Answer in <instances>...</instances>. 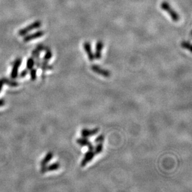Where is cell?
Returning <instances> with one entry per match:
<instances>
[{"mask_svg":"<svg viewBox=\"0 0 192 192\" xmlns=\"http://www.w3.org/2000/svg\"><path fill=\"white\" fill-rule=\"evenodd\" d=\"M21 62H22V60L20 58H17L14 61L12 70H11V78L12 79H15L18 77L19 69L21 66Z\"/></svg>","mask_w":192,"mask_h":192,"instance_id":"4","label":"cell"},{"mask_svg":"<svg viewBox=\"0 0 192 192\" xmlns=\"http://www.w3.org/2000/svg\"><path fill=\"white\" fill-rule=\"evenodd\" d=\"M181 47L185 49H187L191 52V45L189 41H183L181 42Z\"/></svg>","mask_w":192,"mask_h":192,"instance_id":"18","label":"cell"},{"mask_svg":"<svg viewBox=\"0 0 192 192\" xmlns=\"http://www.w3.org/2000/svg\"><path fill=\"white\" fill-rule=\"evenodd\" d=\"M27 74H28V70L26 69L23 70H22V71L20 73L19 77H21V78H24V77H25Z\"/></svg>","mask_w":192,"mask_h":192,"instance_id":"21","label":"cell"},{"mask_svg":"<svg viewBox=\"0 0 192 192\" xmlns=\"http://www.w3.org/2000/svg\"><path fill=\"white\" fill-rule=\"evenodd\" d=\"M160 8L162 10L165 11V12L169 15V16L171 17V18L173 21L178 22L180 21V18L179 14L171 7V6L168 2L167 1L162 2L160 4Z\"/></svg>","mask_w":192,"mask_h":192,"instance_id":"1","label":"cell"},{"mask_svg":"<svg viewBox=\"0 0 192 192\" xmlns=\"http://www.w3.org/2000/svg\"><path fill=\"white\" fill-rule=\"evenodd\" d=\"M77 143L82 147H87L89 150H93L94 145L87 138H80L77 139Z\"/></svg>","mask_w":192,"mask_h":192,"instance_id":"8","label":"cell"},{"mask_svg":"<svg viewBox=\"0 0 192 192\" xmlns=\"http://www.w3.org/2000/svg\"><path fill=\"white\" fill-rule=\"evenodd\" d=\"M45 51H46V53H45L42 60L49 62V60L52 57V52L51 51V50L47 47H46V49H45Z\"/></svg>","mask_w":192,"mask_h":192,"instance_id":"13","label":"cell"},{"mask_svg":"<svg viewBox=\"0 0 192 192\" xmlns=\"http://www.w3.org/2000/svg\"><path fill=\"white\" fill-rule=\"evenodd\" d=\"M104 47V44L102 41H99L97 42L95 47V53L94 54L95 59L97 60H100L101 58V55H102V50Z\"/></svg>","mask_w":192,"mask_h":192,"instance_id":"10","label":"cell"},{"mask_svg":"<svg viewBox=\"0 0 192 192\" xmlns=\"http://www.w3.org/2000/svg\"><path fill=\"white\" fill-rule=\"evenodd\" d=\"M48 63L49 62H44L43 60L41 61L40 68L41 69L43 73H44L47 70L53 69V67L52 65H49Z\"/></svg>","mask_w":192,"mask_h":192,"instance_id":"14","label":"cell"},{"mask_svg":"<svg viewBox=\"0 0 192 192\" xmlns=\"http://www.w3.org/2000/svg\"><path fill=\"white\" fill-rule=\"evenodd\" d=\"M100 131V129L98 128H95L92 129H83L81 131V135L83 138H89L91 136H93V135L97 134Z\"/></svg>","mask_w":192,"mask_h":192,"instance_id":"7","label":"cell"},{"mask_svg":"<svg viewBox=\"0 0 192 192\" xmlns=\"http://www.w3.org/2000/svg\"><path fill=\"white\" fill-rule=\"evenodd\" d=\"M35 65V61L34 59L32 57H29L27 60V63H26V69L28 70H30L31 69H33L34 66Z\"/></svg>","mask_w":192,"mask_h":192,"instance_id":"16","label":"cell"},{"mask_svg":"<svg viewBox=\"0 0 192 192\" xmlns=\"http://www.w3.org/2000/svg\"><path fill=\"white\" fill-rule=\"evenodd\" d=\"M60 163L59 162H55L53 163H51L49 165H46L44 167H41V172L42 173H45L47 172H52L57 171L60 168Z\"/></svg>","mask_w":192,"mask_h":192,"instance_id":"9","label":"cell"},{"mask_svg":"<svg viewBox=\"0 0 192 192\" xmlns=\"http://www.w3.org/2000/svg\"><path fill=\"white\" fill-rule=\"evenodd\" d=\"M3 80L5 85H9V87H16L19 85V83L14 80H10V79H8L6 78H3Z\"/></svg>","mask_w":192,"mask_h":192,"instance_id":"15","label":"cell"},{"mask_svg":"<svg viewBox=\"0 0 192 192\" xmlns=\"http://www.w3.org/2000/svg\"><path fill=\"white\" fill-rule=\"evenodd\" d=\"M83 48L85 51L88 59L90 61H93L95 59V55H94V53L92 51V46H91V44L89 42H85L83 44Z\"/></svg>","mask_w":192,"mask_h":192,"instance_id":"11","label":"cell"},{"mask_svg":"<svg viewBox=\"0 0 192 192\" xmlns=\"http://www.w3.org/2000/svg\"><path fill=\"white\" fill-rule=\"evenodd\" d=\"M103 150V143H98L97 145L94 147L93 151L95 152V154H100L101 152H102Z\"/></svg>","mask_w":192,"mask_h":192,"instance_id":"17","label":"cell"},{"mask_svg":"<svg viewBox=\"0 0 192 192\" xmlns=\"http://www.w3.org/2000/svg\"><path fill=\"white\" fill-rule=\"evenodd\" d=\"M41 26H42V22L40 21H36L35 22H32V24H31L28 26L23 28V29L19 30L18 32V34L20 36H25L29 32L34 29H38V28H40Z\"/></svg>","mask_w":192,"mask_h":192,"instance_id":"2","label":"cell"},{"mask_svg":"<svg viewBox=\"0 0 192 192\" xmlns=\"http://www.w3.org/2000/svg\"><path fill=\"white\" fill-rule=\"evenodd\" d=\"M91 69L93 72L97 73V74H98L101 76H103L104 77L108 78L111 76V72L109 70L102 69V68L100 67L99 65H92Z\"/></svg>","mask_w":192,"mask_h":192,"instance_id":"3","label":"cell"},{"mask_svg":"<svg viewBox=\"0 0 192 192\" xmlns=\"http://www.w3.org/2000/svg\"><path fill=\"white\" fill-rule=\"evenodd\" d=\"M5 105V101L3 99H0V107L3 106Z\"/></svg>","mask_w":192,"mask_h":192,"instance_id":"23","label":"cell"},{"mask_svg":"<svg viewBox=\"0 0 192 192\" xmlns=\"http://www.w3.org/2000/svg\"><path fill=\"white\" fill-rule=\"evenodd\" d=\"M95 155L96 154L95 153V152L93 151V150H88V151H87L86 152V154H85L84 158L81 162V163H80L81 167H83L85 165H87L90 162H91L93 159V158L95 157Z\"/></svg>","mask_w":192,"mask_h":192,"instance_id":"5","label":"cell"},{"mask_svg":"<svg viewBox=\"0 0 192 192\" xmlns=\"http://www.w3.org/2000/svg\"><path fill=\"white\" fill-rule=\"evenodd\" d=\"M30 76L32 81H34L37 78V69H32L30 70Z\"/></svg>","mask_w":192,"mask_h":192,"instance_id":"19","label":"cell"},{"mask_svg":"<svg viewBox=\"0 0 192 192\" xmlns=\"http://www.w3.org/2000/svg\"><path fill=\"white\" fill-rule=\"evenodd\" d=\"M44 34H45V32L44 31H36L35 32L31 34L27 35L26 36H25L24 38L23 39V41L24 42H29L31 41L34 40V39L42 37L44 35Z\"/></svg>","mask_w":192,"mask_h":192,"instance_id":"6","label":"cell"},{"mask_svg":"<svg viewBox=\"0 0 192 192\" xmlns=\"http://www.w3.org/2000/svg\"><path fill=\"white\" fill-rule=\"evenodd\" d=\"M105 140V135L103 134L99 135L97 138H96L95 139V143L96 144L98 143H103Z\"/></svg>","mask_w":192,"mask_h":192,"instance_id":"20","label":"cell"},{"mask_svg":"<svg viewBox=\"0 0 192 192\" xmlns=\"http://www.w3.org/2000/svg\"><path fill=\"white\" fill-rule=\"evenodd\" d=\"M4 85H5V83H4V82L3 80V78H0V93H1V92Z\"/></svg>","mask_w":192,"mask_h":192,"instance_id":"22","label":"cell"},{"mask_svg":"<svg viewBox=\"0 0 192 192\" xmlns=\"http://www.w3.org/2000/svg\"><path fill=\"white\" fill-rule=\"evenodd\" d=\"M53 157H54V154L52 152H48V153L46 155V156L44 157V159L41 160V166L44 167L47 165L49 163V162L52 160Z\"/></svg>","mask_w":192,"mask_h":192,"instance_id":"12","label":"cell"}]
</instances>
